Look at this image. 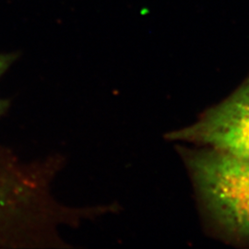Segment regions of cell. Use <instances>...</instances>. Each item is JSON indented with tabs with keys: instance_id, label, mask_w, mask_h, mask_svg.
<instances>
[{
	"instance_id": "6da1fadb",
	"label": "cell",
	"mask_w": 249,
	"mask_h": 249,
	"mask_svg": "<svg viewBox=\"0 0 249 249\" xmlns=\"http://www.w3.org/2000/svg\"><path fill=\"white\" fill-rule=\"evenodd\" d=\"M194 188L205 230L249 249V161L208 147L177 145Z\"/></svg>"
},
{
	"instance_id": "7a4b0ae2",
	"label": "cell",
	"mask_w": 249,
	"mask_h": 249,
	"mask_svg": "<svg viewBox=\"0 0 249 249\" xmlns=\"http://www.w3.org/2000/svg\"><path fill=\"white\" fill-rule=\"evenodd\" d=\"M164 137L249 161V74L229 96L203 111L196 122Z\"/></svg>"
},
{
	"instance_id": "3957f363",
	"label": "cell",
	"mask_w": 249,
	"mask_h": 249,
	"mask_svg": "<svg viewBox=\"0 0 249 249\" xmlns=\"http://www.w3.org/2000/svg\"><path fill=\"white\" fill-rule=\"evenodd\" d=\"M29 194L18 166L0 152V249L11 247L26 221Z\"/></svg>"
},
{
	"instance_id": "277c9868",
	"label": "cell",
	"mask_w": 249,
	"mask_h": 249,
	"mask_svg": "<svg viewBox=\"0 0 249 249\" xmlns=\"http://www.w3.org/2000/svg\"><path fill=\"white\" fill-rule=\"evenodd\" d=\"M17 58L15 53H1L0 54V77L9 70L11 64Z\"/></svg>"
},
{
	"instance_id": "5b68a950",
	"label": "cell",
	"mask_w": 249,
	"mask_h": 249,
	"mask_svg": "<svg viewBox=\"0 0 249 249\" xmlns=\"http://www.w3.org/2000/svg\"><path fill=\"white\" fill-rule=\"evenodd\" d=\"M9 107V102L4 99H0V116L4 114V112L7 110Z\"/></svg>"
}]
</instances>
